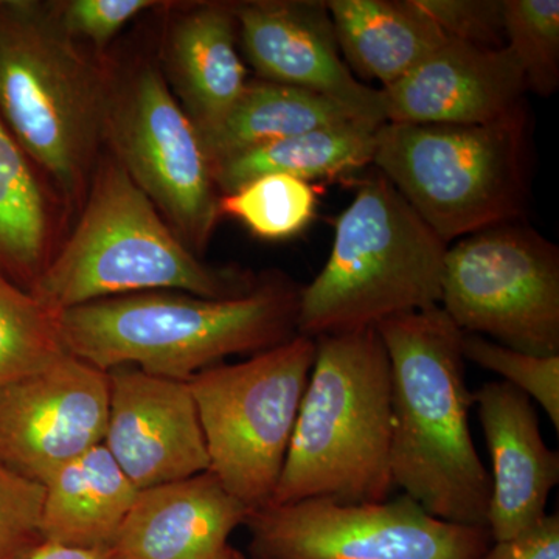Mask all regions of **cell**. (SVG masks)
Masks as SVG:
<instances>
[{
    "label": "cell",
    "instance_id": "10",
    "mask_svg": "<svg viewBox=\"0 0 559 559\" xmlns=\"http://www.w3.org/2000/svg\"><path fill=\"white\" fill-rule=\"evenodd\" d=\"M440 308L462 333L559 356V249L522 221L448 246Z\"/></svg>",
    "mask_w": 559,
    "mask_h": 559
},
{
    "label": "cell",
    "instance_id": "3",
    "mask_svg": "<svg viewBox=\"0 0 559 559\" xmlns=\"http://www.w3.org/2000/svg\"><path fill=\"white\" fill-rule=\"evenodd\" d=\"M109 87L53 2L0 0V120L62 207H81L102 159Z\"/></svg>",
    "mask_w": 559,
    "mask_h": 559
},
{
    "label": "cell",
    "instance_id": "30",
    "mask_svg": "<svg viewBox=\"0 0 559 559\" xmlns=\"http://www.w3.org/2000/svg\"><path fill=\"white\" fill-rule=\"evenodd\" d=\"M450 39L487 50L507 47L503 0H415Z\"/></svg>",
    "mask_w": 559,
    "mask_h": 559
},
{
    "label": "cell",
    "instance_id": "17",
    "mask_svg": "<svg viewBox=\"0 0 559 559\" xmlns=\"http://www.w3.org/2000/svg\"><path fill=\"white\" fill-rule=\"evenodd\" d=\"M250 513L207 471L139 489L110 549L116 559H218Z\"/></svg>",
    "mask_w": 559,
    "mask_h": 559
},
{
    "label": "cell",
    "instance_id": "5",
    "mask_svg": "<svg viewBox=\"0 0 559 559\" xmlns=\"http://www.w3.org/2000/svg\"><path fill=\"white\" fill-rule=\"evenodd\" d=\"M277 489L270 506L307 499L380 503L390 499L392 378L377 326L316 337Z\"/></svg>",
    "mask_w": 559,
    "mask_h": 559
},
{
    "label": "cell",
    "instance_id": "31",
    "mask_svg": "<svg viewBox=\"0 0 559 559\" xmlns=\"http://www.w3.org/2000/svg\"><path fill=\"white\" fill-rule=\"evenodd\" d=\"M480 559H559L558 514H546L514 538L496 540Z\"/></svg>",
    "mask_w": 559,
    "mask_h": 559
},
{
    "label": "cell",
    "instance_id": "8",
    "mask_svg": "<svg viewBox=\"0 0 559 559\" xmlns=\"http://www.w3.org/2000/svg\"><path fill=\"white\" fill-rule=\"evenodd\" d=\"M314 358L316 341L299 334L187 381L200 414L209 471L249 510L263 509L274 498Z\"/></svg>",
    "mask_w": 559,
    "mask_h": 559
},
{
    "label": "cell",
    "instance_id": "2",
    "mask_svg": "<svg viewBox=\"0 0 559 559\" xmlns=\"http://www.w3.org/2000/svg\"><path fill=\"white\" fill-rule=\"evenodd\" d=\"M300 293L283 272H263L238 299L146 290L69 308L58 323L64 352L97 369L131 366L189 381L227 356L259 355L299 336Z\"/></svg>",
    "mask_w": 559,
    "mask_h": 559
},
{
    "label": "cell",
    "instance_id": "24",
    "mask_svg": "<svg viewBox=\"0 0 559 559\" xmlns=\"http://www.w3.org/2000/svg\"><path fill=\"white\" fill-rule=\"evenodd\" d=\"M58 314L0 275V389L64 355Z\"/></svg>",
    "mask_w": 559,
    "mask_h": 559
},
{
    "label": "cell",
    "instance_id": "12",
    "mask_svg": "<svg viewBox=\"0 0 559 559\" xmlns=\"http://www.w3.org/2000/svg\"><path fill=\"white\" fill-rule=\"evenodd\" d=\"M108 412V371L64 353L0 389V465L46 485L62 465L103 443Z\"/></svg>",
    "mask_w": 559,
    "mask_h": 559
},
{
    "label": "cell",
    "instance_id": "7",
    "mask_svg": "<svg viewBox=\"0 0 559 559\" xmlns=\"http://www.w3.org/2000/svg\"><path fill=\"white\" fill-rule=\"evenodd\" d=\"M447 250L378 171L337 219L325 266L301 286L299 334L316 340L437 307Z\"/></svg>",
    "mask_w": 559,
    "mask_h": 559
},
{
    "label": "cell",
    "instance_id": "28",
    "mask_svg": "<svg viewBox=\"0 0 559 559\" xmlns=\"http://www.w3.org/2000/svg\"><path fill=\"white\" fill-rule=\"evenodd\" d=\"M44 492V485L0 465V559H31L46 544Z\"/></svg>",
    "mask_w": 559,
    "mask_h": 559
},
{
    "label": "cell",
    "instance_id": "4",
    "mask_svg": "<svg viewBox=\"0 0 559 559\" xmlns=\"http://www.w3.org/2000/svg\"><path fill=\"white\" fill-rule=\"evenodd\" d=\"M260 275L202 261L119 162L106 154L92 176L75 227L31 293L57 312L146 290L224 300L248 296Z\"/></svg>",
    "mask_w": 559,
    "mask_h": 559
},
{
    "label": "cell",
    "instance_id": "22",
    "mask_svg": "<svg viewBox=\"0 0 559 559\" xmlns=\"http://www.w3.org/2000/svg\"><path fill=\"white\" fill-rule=\"evenodd\" d=\"M349 120L360 119L329 98L255 79L248 81L240 98L215 127L197 132L212 168L245 151Z\"/></svg>",
    "mask_w": 559,
    "mask_h": 559
},
{
    "label": "cell",
    "instance_id": "13",
    "mask_svg": "<svg viewBox=\"0 0 559 559\" xmlns=\"http://www.w3.org/2000/svg\"><path fill=\"white\" fill-rule=\"evenodd\" d=\"M238 43L259 79L288 84L337 103L356 119L382 124L381 90L356 79L342 58L326 2H234Z\"/></svg>",
    "mask_w": 559,
    "mask_h": 559
},
{
    "label": "cell",
    "instance_id": "18",
    "mask_svg": "<svg viewBox=\"0 0 559 559\" xmlns=\"http://www.w3.org/2000/svg\"><path fill=\"white\" fill-rule=\"evenodd\" d=\"M157 61L197 131L215 127L249 81L234 2L190 3L176 11Z\"/></svg>",
    "mask_w": 559,
    "mask_h": 559
},
{
    "label": "cell",
    "instance_id": "19",
    "mask_svg": "<svg viewBox=\"0 0 559 559\" xmlns=\"http://www.w3.org/2000/svg\"><path fill=\"white\" fill-rule=\"evenodd\" d=\"M44 489V539L73 549H110L139 495L103 443L62 465Z\"/></svg>",
    "mask_w": 559,
    "mask_h": 559
},
{
    "label": "cell",
    "instance_id": "26",
    "mask_svg": "<svg viewBox=\"0 0 559 559\" xmlns=\"http://www.w3.org/2000/svg\"><path fill=\"white\" fill-rule=\"evenodd\" d=\"M503 20L527 92L551 97L559 86L558 0H503Z\"/></svg>",
    "mask_w": 559,
    "mask_h": 559
},
{
    "label": "cell",
    "instance_id": "32",
    "mask_svg": "<svg viewBox=\"0 0 559 559\" xmlns=\"http://www.w3.org/2000/svg\"><path fill=\"white\" fill-rule=\"evenodd\" d=\"M31 559H116L112 549H73L46 543Z\"/></svg>",
    "mask_w": 559,
    "mask_h": 559
},
{
    "label": "cell",
    "instance_id": "23",
    "mask_svg": "<svg viewBox=\"0 0 559 559\" xmlns=\"http://www.w3.org/2000/svg\"><path fill=\"white\" fill-rule=\"evenodd\" d=\"M380 127L349 120L267 143L213 165V182L227 194L261 176L288 175L310 182L356 171L373 165Z\"/></svg>",
    "mask_w": 559,
    "mask_h": 559
},
{
    "label": "cell",
    "instance_id": "16",
    "mask_svg": "<svg viewBox=\"0 0 559 559\" xmlns=\"http://www.w3.org/2000/svg\"><path fill=\"white\" fill-rule=\"evenodd\" d=\"M473 395L492 460L487 528L496 543L521 535L546 516L559 481V455L544 441L533 401L521 390L492 381Z\"/></svg>",
    "mask_w": 559,
    "mask_h": 559
},
{
    "label": "cell",
    "instance_id": "20",
    "mask_svg": "<svg viewBox=\"0 0 559 559\" xmlns=\"http://www.w3.org/2000/svg\"><path fill=\"white\" fill-rule=\"evenodd\" d=\"M345 64L381 90L406 76L447 40L415 0L326 2Z\"/></svg>",
    "mask_w": 559,
    "mask_h": 559
},
{
    "label": "cell",
    "instance_id": "15",
    "mask_svg": "<svg viewBox=\"0 0 559 559\" xmlns=\"http://www.w3.org/2000/svg\"><path fill=\"white\" fill-rule=\"evenodd\" d=\"M385 119L409 124H485L525 102L524 73L509 47L479 49L448 38L384 87Z\"/></svg>",
    "mask_w": 559,
    "mask_h": 559
},
{
    "label": "cell",
    "instance_id": "9",
    "mask_svg": "<svg viewBox=\"0 0 559 559\" xmlns=\"http://www.w3.org/2000/svg\"><path fill=\"white\" fill-rule=\"evenodd\" d=\"M105 146L197 255L221 218L219 194L197 128L173 95L159 61L110 66Z\"/></svg>",
    "mask_w": 559,
    "mask_h": 559
},
{
    "label": "cell",
    "instance_id": "21",
    "mask_svg": "<svg viewBox=\"0 0 559 559\" xmlns=\"http://www.w3.org/2000/svg\"><path fill=\"white\" fill-rule=\"evenodd\" d=\"M57 202L0 120V275L28 293L58 248Z\"/></svg>",
    "mask_w": 559,
    "mask_h": 559
},
{
    "label": "cell",
    "instance_id": "11",
    "mask_svg": "<svg viewBox=\"0 0 559 559\" xmlns=\"http://www.w3.org/2000/svg\"><path fill=\"white\" fill-rule=\"evenodd\" d=\"M246 527L252 559H480L492 543L487 527L441 521L407 495L267 506Z\"/></svg>",
    "mask_w": 559,
    "mask_h": 559
},
{
    "label": "cell",
    "instance_id": "6",
    "mask_svg": "<svg viewBox=\"0 0 559 559\" xmlns=\"http://www.w3.org/2000/svg\"><path fill=\"white\" fill-rule=\"evenodd\" d=\"M373 165L447 242L522 221L532 186L527 102L485 124L385 121Z\"/></svg>",
    "mask_w": 559,
    "mask_h": 559
},
{
    "label": "cell",
    "instance_id": "25",
    "mask_svg": "<svg viewBox=\"0 0 559 559\" xmlns=\"http://www.w3.org/2000/svg\"><path fill=\"white\" fill-rule=\"evenodd\" d=\"M318 197L308 180L267 175L231 193L219 194L221 218L241 221L255 237L282 241L296 237L316 216Z\"/></svg>",
    "mask_w": 559,
    "mask_h": 559
},
{
    "label": "cell",
    "instance_id": "1",
    "mask_svg": "<svg viewBox=\"0 0 559 559\" xmlns=\"http://www.w3.org/2000/svg\"><path fill=\"white\" fill-rule=\"evenodd\" d=\"M377 330L392 378L393 487L441 521L487 527L491 477L471 436L462 331L440 305Z\"/></svg>",
    "mask_w": 559,
    "mask_h": 559
},
{
    "label": "cell",
    "instance_id": "33",
    "mask_svg": "<svg viewBox=\"0 0 559 559\" xmlns=\"http://www.w3.org/2000/svg\"><path fill=\"white\" fill-rule=\"evenodd\" d=\"M218 559H246L245 555L240 550L234 549L231 546H227L219 555Z\"/></svg>",
    "mask_w": 559,
    "mask_h": 559
},
{
    "label": "cell",
    "instance_id": "29",
    "mask_svg": "<svg viewBox=\"0 0 559 559\" xmlns=\"http://www.w3.org/2000/svg\"><path fill=\"white\" fill-rule=\"evenodd\" d=\"M167 2L156 0H60L53 2L62 28L81 44H91L94 53H105L124 25Z\"/></svg>",
    "mask_w": 559,
    "mask_h": 559
},
{
    "label": "cell",
    "instance_id": "14",
    "mask_svg": "<svg viewBox=\"0 0 559 559\" xmlns=\"http://www.w3.org/2000/svg\"><path fill=\"white\" fill-rule=\"evenodd\" d=\"M108 377L103 444L138 489L207 473V447L187 381L131 366L109 370Z\"/></svg>",
    "mask_w": 559,
    "mask_h": 559
},
{
    "label": "cell",
    "instance_id": "27",
    "mask_svg": "<svg viewBox=\"0 0 559 559\" xmlns=\"http://www.w3.org/2000/svg\"><path fill=\"white\" fill-rule=\"evenodd\" d=\"M463 356L536 401L559 430V356H536L463 333Z\"/></svg>",
    "mask_w": 559,
    "mask_h": 559
}]
</instances>
